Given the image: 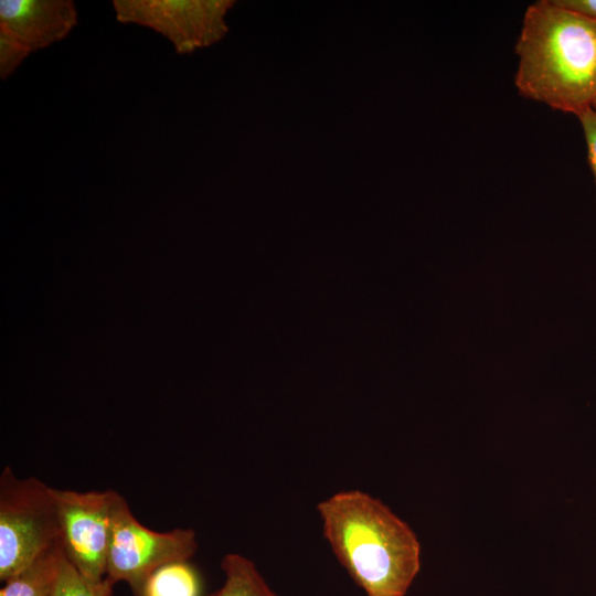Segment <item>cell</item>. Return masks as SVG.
<instances>
[{"label":"cell","mask_w":596,"mask_h":596,"mask_svg":"<svg viewBox=\"0 0 596 596\" xmlns=\"http://www.w3.org/2000/svg\"><path fill=\"white\" fill-rule=\"evenodd\" d=\"M514 52L524 98L578 116L596 97V20L554 0L528 6Z\"/></svg>","instance_id":"1"},{"label":"cell","mask_w":596,"mask_h":596,"mask_svg":"<svg viewBox=\"0 0 596 596\" xmlns=\"http://www.w3.org/2000/svg\"><path fill=\"white\" fill-rule=\"evenodd\" d=\"M322 532L366 596H405L421 567L412 528L379 499L341 491L317 505Z\"/></svg>","instance_id":"2"},{"label":"cell","mask_w":596,"mask_h":596,"mask_svg":"<svg viewBox=\"0 0 596 596\" xmlns=\"http://www.w3.org/2000/svg\"><path fill=\"white\" fill-rule=\"evenodd\" d=\"M61 541L53 488L35 477L0 475V579L6 582Z\"/></svg>","instance_id":"3"},{"label":"cell","mask_w":596,"mask_h":596,"mask_svg":"<svg viewBox=\"0 0 596 596\" xmlns=\"http://www.w3.org/2000/svg\"><path fill=\"white\" fill-rule=\"evenodd\" d=\"M192 529L157 532L142 525L118 493L111 520L106 578L125 582L135 596H142L149 576L160 566L189 561L198 550Z\"/></svg>","instance_id":"4"},{"label":"cell","mask_w":596,"mask_h":596,"mask_svg":"<svg viewBox=\"0 0 596 596\" xmlns=\"http://www.w3.org/2000/svg\"><path fill=\"white\" fill-rule=\"evenodd\" d=\"M67 561L91 583L106 578L113 508L118 492L53 488Z\"/></svg>","instance_id":"5"},{"label":"cell","mask_w":596,"mask_h":596,"mask_svg":"<svg viewBox=\"0 0 596 596\" xmlns=\"http://www.w3.org/2000/svg\"><path fill=\"white\" fill-rule=\"evenodd\" d=\"M228 0H114L116 19L150 28L179 54L211 45L227 32Z\"/></svg>","instance_id":"6"},{"label":"cell","mask_w":596,"mask_h":596,"mask_svg":"<svg viewBox=\"0 0 596 596\" xmlns=\"http://www.w3.org/2000/svg\"><path fill=\"white\" fill-rule=\"evenodd\" d=\"M77 24L72 0H1L0 32L30 54L66 38Z\"/></svg>","instance_id":"7"},{"label":"cell","mask_w":596,"mask_h":596,"mask_svg":"<svg viewBox=\"0 0 596 596\" xmlns=\"http://www.w3.org/2000/svg\"><path fill=\"white\" fill-rule=\"evenodd\" d=\"M64 557L61 541L4 582L0 596H54Z\"/></svg>","instance_id":"8"},{"label":"cell","mask_w":596,"mask_h":596,"mask_svg":"<svg viewBox=\"0 0 596 596\" xmlns=\"http://www.w3.org/2000/svg\"><path fill=\"white\" fill-rule=\"evenodd\" d=\"M221 567L224 583L207 596H277L247 557L237 553L226 554Z\"/></svg>","instance_id":"9"},{"label":"cell","mask_w":596,"mask_h":596,"mask_svg":"<svg viewBox=\"0 0 596 596\" xmlns=\"http://www.w3.org/2000/svg\"><path fill=\"white\" fill-rule=\"evenodd\" d=\"M201 584L188 561L172 562L157 568L147 579L142 596H200Z\"/></svg>","instance_id":"10"},{"label":"cell","mask_w":596,"mask_h":596,"mask_svg":"<svg viewBox=\"0 0 596 596\" xmlns=\"http://www.w3.org/2000/svg\"><path fill=\"white\" fill-rule=\"evenodd\" d=\"M113 583L105 578L91 583L63 557L54 596H111Z\"/></svg>","instance_id":"11"},{"label":"cell","mask_w":596,"mask_h":596,"mask_svg":"<svg viewBox=\"0 0 596 596\" xmlns=\"http://www.w3.org/2000/svg\"><path fill=\"white\" fill-rule=\"evenodd\" d=\"M30 52L8 34L0 32V77L7 79L21 65Z\"/></svg>","instance_id":"12"},{"label":"cell","mask_w":596,"mask_h":596,"mask_svg":"<svg viewBox=\"0 0 596 596\" xmlns=\"http://www.w3.org/2000/svg\"><path fill=\"white\" fill-rule=\"evenodd\" d=\"M584 134L587 160L596 187V111L589 107L577 116Z\"/></svg>","instance_id":"13"},{"label":"cell","mask_w":596,"mask_h":596,"mask_svg":"<svg viewBox=\"0 0 596 596\" xmlns=\"http://www.w3.org/2000/svg\"><path fill=\"white\" fill-rule=\"evenodd\" d=\"M557 4L596 20V0H554Z\"/></svg>","instance_id":"14"},{"label":"cell","mask_w":596,"mask_h":596,"mask_svg":"<svg viewBox=\"0 0 596 596\" xmlns=\"http://www.w3.org/2000/svg\"><path fill=\"white\" fill-rule=\"evenodd\" d=\"M590 107L596 111V97L594 98Z\"/></svg>","instance_id":"15"}]
</instances>
